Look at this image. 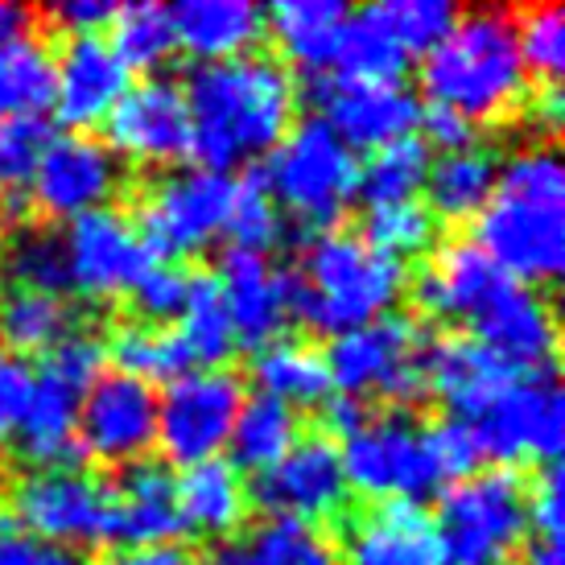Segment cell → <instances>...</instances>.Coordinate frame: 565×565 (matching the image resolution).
<instances>
[{
	"label": "cell",
	"instance_id": "6da1fadb",
	"mask_svg": "<svg viewBox=\"0 0 565 565\" xmlns=\"http://www.w3.org/2000/svg\"><path fill=\"white\" fill-rule=\"evenodd\" d=\"M190 153L199 170L227 173L265 158L285 141L298 111V87L289 71L273 58H227L199 63L186 87Z\"/></svg>",
	"mask_w": 565,
	"mask_h": 565
},
{
	"label": "cell",
	"instance_id": "7a4b0ae2",
	"mask_svg": "<svg viewBox=\"0 0 565 565\" xmlns=\"http://www.w3.org/2000/svg\"><path fill=\"white\" fill-rule=\"evenodd\" d=\"M479 248L520 285H553L565 268V170L550 145L520 149L479 211Z\"/></svg>",
	"mask_w": 565,
	"mask_h": 565
},
{
	"label": "cell",
	"instance_id": "3957f363",
	"mask_svg": "<svg viewBox=\"0 0 565 565\" xmlns=\"http://www.w3.org/2000/svg\"><path fill=\"white\" fill-rule=\"evenodd\" d=\"M401 294H405V265L393 256H380L351 232L315 236L301 273H285L289 318L330 334L384 318Z\"/></svg>",
	"mask_w": 565,
	"mask_h": 565
},
{
	"label": "cell",
	"instance_id": "277c9868",
	"mask_svg": "<svg viewBox=\"0 0 565 565\" xmlns=\"http://www.w3.org/2000/svg\"><path fill=\"white\" fill-rule=\"evenodd\" d=\"M422 87L429 104L467 120H500L524 104V63L516 50V21L500 9H475L450 25V33L425 54Z\"/></svg>",
	"mask_w": 565,
	"mask_h": 565
},
{
	"label": "cell",
	"instance_id": "5b68a950",
	"mask_svg": "<svg viewBox=\"0 0 565 565\" xmlns=\"http://www.w3.org/2000/svg\"><path fill=\"white\" fill-rule=\"evenodd\" d=\"M260 182L273 203L285 206L301 227L322 236V232H334L347 203L355 199L360 161L322 116H306L268 153Z\"/></svg>",
	"mask_w": 565,
	"mask_h": 565
},
{
	"label": "cell",
	"instance_id": "8992f818",
	"mask_svg": "<svg viewBox=\"0 0 565 565\" xmlns=\"http://www.w3.org/2000/svg\"><path fill=\"white\" fill-rule=\"evenodd\" d=\"M529 536V487L516 471H475L438 503L434 541L441 565H512Z\"/></svg>",
	"mask_w": 565,
	"mask_h": 565
},
{
	"label": "cell",
	"instance_id": "52a82bcc",
	"mask_svg": "<svg viewBox=\"0 0 565 565\" xmlns=\"http://www.w3.org/2000/svg\"><path fill=\"white\" fill-rule=\"evenodd\" d=\"M339 455L347 487L380 503H417L446 483L429 441V425H417L408 413L367 417Z\"/></svg>",
	"mask_w": 565,
	"mask_h": 565
},
{
	"label": "cell",
	"instance_id": "ba28073f",
	"mask_svg": "<svg viewBox=\"0 0 565 565\" xmlns=\"http://www.w3.org/2000/svg\"><path fill=\"white\" fill-rule=\"evenodd\" d=\"M425 339L417 322L384 315L367 327L334 334L327 360L330 388L343 396H384V401H417L425 393Z\"/></svg>",
	"mask_w": 565,
	"mask_h": 565
},
{
	"label": "cell",
	"instance_id": "9c48e42d",
	"mask_svg": "<svg viewBox=\"0 0 565 565\" xmlns=\"http://www.w3.org/2000/svg\"><path fill=\"white\" fill-rule=\"evenodd\" d=\"M458 9L446 0H384L347 13L339 66L343 79H401L450 33Z\"/></svg>",
	"mask_w": 565,
	"mask_h": 565
},
{
	"label": "cell",
	"instance_id": "30bf717a",
	"mask_svg": "<svg viewBox=\"0 0 565 565\" xmlns=\"http://www.w3.org/2000/svg\"><path fill=\"white\" fill-rule=\"evenodd\" d=\"M236 199V182L227 173L211 170H173L145 190V203L137 211V236L166 260L194 256L211 248L227 227V211Z\"/></svg>",
	"mask_w": 565,
	"mask_h": 565
},
{
	"label": "cell",
	"instance_id": "8fae6325",
	"mask_svg": "<svg viewBox=\"0 0 565 565\" xmlns=\"http://www.w3.org/2000/svg\"><path fill=\"white\" fill-rule=\"evenodd\" d=\"M244 405V380L227 367H194L158 396V441L166 462L199 467L220 458Z\"/></svg>",
	"mask_w": 565,
	"mask_h": 565
},
{
	"label": "cell",
	"instance_id": "7c38bea8",
	"mask_svg": "<svg viewBox=\"0 0 565 565\" xmlns=\"http://www.w3.org/2000/svg\"><path fill=\"white\" fill-rule=\"evenodd\" d=\"M471 434L479 458L508 462V471H512V462H529V458L541 467L557 462L565 441V396L557 372L516 376L512 388L487 408L483 417H475Z\"/></svg>",
	"mask_w": 565,
	"mask_h": 565
},
{
	"label": "cell",
	"instance_id": "4fadbf2b",
	"mask_svg": "<svg viewBox=\"0 0 565 565\" xmlns=\"http://www.w3.org/2000/svg\"><path fill=\"white\" fill-rule=\"evenodd\" d=\"M13 516L42 545H108L111 491L83 471H33L13 487Z\"/></svg>",
	"mask_w": 565,
	"mask_h": 565
},
{
	"label": "cell",
	"instance_id": "5bb4252c",
	"mask_svg": "<svg viewBox=\"0 0 565 565\" xmlns=\"http://www.w3.org/2000/svg\"><path fill=\"white\" fill-rule=\"evenodd\" d=\"M347 475L339 446L322 434H301L298 446L268 467L248 500H256L277 520H298L315 529L318 520H334L347 508Z\"/></svg>",
	"mask_w": 565,
	"mask_h": 565
},
{
	"label": "cell",
	"instance_id": "9a60e30c",
	"mask_svg": "<svg viewBox=\"0 0 565 565\" xmlns=\"http://www.w3.org/2000/svg\"><path fill=\"white\" fill-rule=\"evenodd\" d=\"M310 99L327 111L322 120L334 137L355 149H380L401 137H413L422 104L401 79H327L310 75Z\"/></svg>",
	"mask_w": 565,
	"mask_h": 565
},
{
	"label": "cell",
	"instance_id": "2e32d148",
	"mask_svg": "<svg viewBox=\"0 0 565 565\" xmlns=\"http://www.w3.org/2000/svg\"><path fill=\"white\" fill-rule=\"evenodd\" d=\"M83 458L128 467L158 441V393L132 376L104 372L79 405L75 425Z\"/></svg>",
	"mask_w": 565,
	"mask_h": 565
},
{
	"label": "cell",
	"instance_id": "e0dca14e",
	"mask_svg": "<svg viewBox=\"0 0 565 565\" xmlns=\"http://www.w3.org/2000/svg\"><path fill=\"white\" fill-rule=\"evenodd\" d=\"M71 289H79L87 301H111L132 294V285L153 265L149 248L141 244L137 227L116 211H92L71 220L63 232Z\"/></svg>",
	"mask_w": 565,
	"mask_h": 565
},
{
	"label": "cell",
	"instance_id": "ac0fdd59",
	"mask_svg": "<svg viewBox=\"0 0 565 565\" xmlns=\"http://www.w3.org/2000/svg\"><path fill=\"white\" fill-rule=\"evenodd\" d=\"M30 182L42 211L58 220H79V215L104 211L111 194L120 190V158L87 132L50 137Z\"/></svg>",
	"mask_w": 565,
	"mask_h": 565
},
{
	"label": "cell",
	"instance_id": "d6986e66",
	"mask_svg": "<svg viewBox=\"0 0 565 565\" xmlns=\"http://www.w3.org/2000/svg\"><path fill=\"white\" fill-rule=\"evenodd\" d=\"M108 149L137 166H170L190 153V111L182 87L170 79H145L111 108Z\"/></svg>",
	"mask_w": 565,
	"mask_h": 565
},
{
	"label": "cell",
	"instance_id": "ffe728a7",
	"mask_svg": "<svg viewBox=\"0 0 565 565\" xmlns=\"http://www.w3.org/2000/svg\"><path fill=\"white\" fill-rule=\"evenodd\" d=\"M512 285L516 277H508L475 239H455L422 268L417 301L425 315L475 327Z\"/></svg>",
	"mask_w": 565,
	"mask_h": 565
},
{
	"label": "cell",
	"instance_id": "44dd1931",
	"mask_svg": "<svg viewBox=\"0 0 565 565\" xmlns=\"http://www.w3.org/2000/svg\"><path fill=\"white\" fill-rule=\"evenodd\" d=\"M128 92V71L111 54L104 33H83L66 38L54 63V108L58 120L75 132L99 128Z\"/></svg>",
	"mask_w": 565,
	"mask_h": 565
},
{
	"label": "cell",
	"instance_id": "7402d4cb",
	"mask_svg": "<svg viewBox=\"0 0 565 565\" xmlns=\"http://www.w3.org/2000/svg\"><path fill=\"white\" fill-rule=\"evenodd\" d=\"M516 376V367H508L500 355H491L467 334H446L425 347V388H434L446 401L455 422L471 425L475 417H483Z\"/></svg>",
	"mask_w": 565,
	"mask_h": 565
},
{
	"label": "cell",
	"instance_id": "603a6c76",
	"mask_svg": "<svg viewBox=\"0 0 565 565\" xmlns=\"http://www.w3.org/2000/svg\"><path fill=\"white\" fill-rule=\"evenodd\" d=\"M220 298L236 334V347H268L289 322V306H285V273L268 268V256L232 248L220 265Z\"/></svg>",
	"mask_w": 565,
	"mask_h": 565
},
{
	"label": "cell",
	"instance_id": "cb8c5ba5",
	"mask_svg": "<svg viewBox=\"0 0 565 565\" xmlns=\"http://www.w3.org/2000/svg\"><path fill=\"white\" fill-rule=\"evenodd\" d=\"M182 533L178 516V479L166 462L137 458L120 471V483L111 491V536L132 550L166 545Z\"/></svg>",
	"mask_w": 565,
	"mask_h": 565
},
{
	"label": "cell",
	"instance_id": "d4e9b609",
	"mask_svg": "<svg viewBox=\"0 0 565 565\" xmlns=\"http://www.w3.org/2000/svg\"><path fill=\"white\" fill-rule=\"evenodd\" d=\"M83 396L66 384L50 380L46 372H33V396L25 417L17 422V450L33 471H79L83 450L75 438Z\"/></svg>",
	"mask_w": 565,
	"mask_h": 565
},
{
	"label": "cell",
	"instance_id": "484cf974",
	"mask_svg": "<svg viewBox=\"0 0 565 565\" xmlns=\"http://www.w3.org/2000/svg\"><path fill=\"white\" fill-rule=\"evenodd\" d=\"M173 38L199 63L248 58L252 46L265 38V9L252 0H186L170 9Z\"/></svg>",
	"mask_w": 565,
	"mask_h": 565
},
{
	"label": "cell",
	"instance_id": "4316f807",
	"mask_svg": "<svg viewBox=\"0 0 565 565\" xmlns=\"http://www.w3.org/2000/svg\"><path fill=\"white\" fill-rule=\"evenodd\" d=\"M351 565H441L434 516L422 503H380L347 536Z\"/></svg>",
	"mask_w": 565,
	"mask_h": 565
},
{
	"label": "cell",
	"instance_id": "83f0119b",
	"mask_svg": "<svg viewBox=\"0 0 565 565\" xmlns=\"http://www.w3.org/2000/svg\"><path fill=\"white\" fill-rule=\"evenodd\" d=\"M347 13L351 9L339 0H281L265 13V25H273L289 63L306 75H327L330 66H339Z\"/></svg>",
	"mask_w": 565,
	"mask_h": 565
},
{
	"label": "cell",
	"instance_id": "f1b7e54d",
	"mask_svg": "<svg viewBox=\"0 0 565 565\" xmlns=\"http://www.w3.org/2000/svg\"><path fill=\"white\" fill-rule=\"evenodd\" d=\"M248 512V487L239 479V471L223 458L199 462L182 475L178 483V516L182 529L199 536H236Z\"/></svg>",
	"mask_w": 565,
	"mask_h": 565
},
{
	"label": "cell",
	"instance_id": "f546056e",
	"mask_svg": "<svg viewBox=\"0 0 565 565\" xmlns=\"http://www.w3.org/2000/svg\"><path fill=\"white\" fill-rule=\"evenodd\" d=\"M203 565H339V553L310 524L273 516L248 533L220 541Z\"/></svg>",
	"mask_w": 565,
	"mask_h": 565
},
{
	"label": "cell",
	"instance_id": "4dcf8cb0",
	"mask_svg": "<svg viewBox=\"0 0 565 565\" xmlns=\"http://www.w3.org/2000/svg\"><path fill=\"white\" fill-rule=\"evenodd\" d=\"M500 178V161L491 149H458V153H441L438 161H429L425 173V194H429V215L441 220H471L487 206L491 190Z\"/></svg>",
	"mask_w": 565,
	"mask_h": 565
},
{
	"label": "cell",
	"instance_id": "1f68e13d",
	"mask_svg": "<svg viewBox=\"0 0 565 565\" xmlns=\"http://www.w3.org/2000/svg\"><path fill=\"white\" fill-rule=\"evenodd\" d=\"M301 438L298 408L281 405L273 396H248L239 405V417L232 425V467L236 471H256L265 475L268 467H277Z\"/></svg>",
	"mask_w": 565,
	"mask_h": 565
},
{
	"label": "cell",
	"instance_id": "d6a6232c",
	"mask_svg": "<svg viewBox=\"0 0 565 565\" xmlns=\"http://www.w3.org/2000/svg\"><path fill=\"white\" fill-rule=\"evenodd\" d=\"M252 380L260 384V396H273L281 405H322L330 396V376L322 351L298 339H273L256 351L252 360Z\"/></svg>",
	"mask_w": 565,
	"mask_h": 565
},
{
	"label": "cell",
	"instance_id": "836d02e7",
	"mask_svg": "<svg viewBox=\"0 0 565 565\" xmlns=\"http://www.w3.org/2000/svg\"><path fill=\"white\" fill-rule=\"evenodd\" d=\"M54 104V58L42 38L17 33L0 42V120L42 116Z\"/></svg>",
	"mask_w": 565,
	"mask_h": 565
},
{
	"label": "cell",
	"instance_id": "e575fe53",
	"mask_svg": "<svg viewBox=\"0 0 565 565\" xmlns=\"http://www.w3.org/2000/svg\"><path fill=\"white\" fill-rule=\"evenodd\" d=\"M75 330V310L63 298L9 289L0 298V347L9 355H46Z\"/></svg>",
	"mask_w": 565,
	"mask_h": 565
},
{
	"label": "cell",
	"instance_id": "d590c367",
	"mask_svg": "<svg viewBox=\"0 0 565 565\" xmlns=\"http://www.w3.org/2000/svg\"><path fill=\"white\" fill-rule=\"evenodd\" d=\"M178 339L186 347L190 367H223L236 355V334L223 310L220 285L211 273H190L186 285V306L178 315Z\"/></svg>",
	"mask_w": 565,
	"mask_h": 565
},
{
	"label": "cell",
	"instance_id": "8d00e7d4",
	"mask_svg": "<svg viewBox=\"0 0 565 565\" xmlns=\"http://www.w3.org/2000/svg\"><path fill=\"white\" fill-rule=\"evenodd\" d=\"M108 360L120 367V376H132L141 384H153V380L170 384V380L194 372L178 330L153 327V322H128L116 330L108 343Z\"/></svg>",
	"mask_w": 565,
	"mask_h": 565
},
{
	"label": "cell",
	"instance_id": "74e56055",
	"mask_svg": "<svg viewBox=\"0 0 565 565\" xmlns=\"http://www.w3.org/2000/svg\"><path fill=\"white\" fill-rule=\"evenodd\" d=\"M111 54L125 71H158L173 58L178 38H173L170 9L161 4H125L111 17Z\"/></svg>",
	"mask_w": 565,
	"mask_h": 565
},
{
	"label": "cell",
	"instance_id": "f35d334b",
	"mask_svg": "<svg viewBox=\"0 0 565 565\" xmlns=\"http://www.w3.org/2000/svg\"><path fill=\"white\" fill-rule=\"evenodd\" d=\"M429 149L417 137H401L393 145L372 149L367 166H360V190L367 206L384 203H408L417 190H425V173H429Z\"/></svg>",
	"mask_w": 565,
	"mask_h": 565
},
{
	"label": "cell",
	"instance_id": "ab89813d",
	"mask_svg": "<svg viewBox=\"0 0 565 565\" xmlns=\"http://www.w3.org/2000/svg\"><path fill=\"white\" fill-rule=\"evenodd\" d=\"M4 268H9L17 289H30V294L63 298L66 289H71L66 244L63 232H54V227H25V232H17L13 244L4 248Z\"/></svg>",
	"mask_w": 565,
	"mask_h": 565
},
{
	"label": "cell",
	"instance_id": "60d3db41",
	"mask_svg": "<svg viewBox=\"0 0 565 565\" xmlns=\"http://www.w3.org/2000/svg\"><path fill=\"white\" fill-rule=\"evenodd\" d=\"M360 239L367 248H376L380 256L405 260V256H417V252H425L434 244V215H429L425 203H417V199L367 206Z\"/></svg>",
	"mask_w": 565,
	"mask_h": 565
},
{
	"label": "cell",
	"instance_id": "b9f144b4",
	"mask_svg": "<svg viewBox=\"0 0 565 565\" xmlns=\"http://www.w3.org/2000/svg\"><path fill=\"white\" fill-rule=\"evenodd\" d=\"M223 236H232V248L256 252V256H268V248H277L285 239L281 206L268 199L260 173L236 182V199H232V211H227Z\"/></svg>",
	"mask_w": 565,
	"mask_h": 565
},
{
	"label": "cell",
	"instance_id": "7bdbcfd3",
	"mask_svg": "<svg viewBox=\"0 0 565 565\" xmlns=\"http://www.w3.org/2000/svg\"><path fill=\"white\" fill-rule=\"evenodd\" d=\"M516 50L524 75H536L557 87L565 71V13L562 4H536L516 21Z\"/></svg>",
	"mask_w": 565,
	"mask_h": 565
},
{
	"label": "cell",
	"instance_id": "ee69618b",
	"mask_svg": "<svg viewBox=\"0 0 565 565\" xmlns=\"http://www.w3.org/2000/svg\"><path fill=\"white\" fill-rule=\"evenodd\" d=\"M104 363H108V343L92 330H71L54 351H46L42 372L50 380H58V384H66L71 393L87 396V388L104 376Z\"/></svg>",
	"mask_w": 565,
	"mask_h": 565
},
{
	"label": "cell",
	"instance_id": "f6af8a7d",
	"mask_svg": "<svg viewBox=\"0 0 565 565\" xmlns=\"http://www.w3.org/2000/svg\"><path fill=\"white\" fill-rule=\"evenodd\" d=\"M50 145L46 116H17L0 120V186H21L30 182L33 166Z\"/></svg>",
	"mask_w": 565,
	"mask_h": 565
},
{
	"label": "cell",
	"instance_id": "bcb514c9",
	"mask_svg": "<svg viewBox=\"0 0 565 565\" xmlns=\"http://www.w3.org/2000/svg\"><path fill=\"white\" fill-rule=\"evenodd\" d=\"M186 285H190V273L173 265H149L145 268V277L132 285V306H137V315L145 322H153V327H166L170 318L182 315V306H186Z\"/></svg>",
	"mask_w": 565,
	"mask_h": 565
},
{
	"label": "cell",
	"instance_id": "7dc6e473",
	"mask_svg": "<svg viewBox=\"0 0 565 565\" xmlns=\"http://www.w3.org/2000/svg\"><path fill=\"white\" fill-rule=\"evenodd\" d=\"M429 441H434V455H438L446 479L458 483V479H467V475L479 471V446H475L471 425H462V422L429 425Z\"/></svg>",
	"mask_w": 565,
	"mask_h": 565
},
{
	"label": "cell",
	"instance_id": "c3c4849f",
	"mask_svg": "<svg viewBox=\"0 0 565 565\" xmlns=\"http://www.w3.org/2000/svg\"><path fill=\"white\" fill-rule=\"evenodd\" d=\"M33 396V367L0 347V438L13 434Z\"/></svg>",
	"mask_w": 565,
	"mask_h": 565
},
{
	"label": "cell",
	"instance_id": "681fc988",
	"mask_svg": "<svg viewBox=\"0 0 565 565\" xmlns=\"http://www.w3.org/2000/svg\"><path fill=\"white\" fill-rule=\"evenodd\" d=\"M417 125L425 128L429 145H438L441 153H458V149H471L475 137H479L467 116H458V111L441 108V104H429V108H422ZM429 145H425V149H429Z\"/></svg>",
	"mask_w": 565,
	"mask_h": 565
},
{
	"label": "cell",
	"instance_id": "f907efd6",
	"mask_svg": "<svg viewBox=\"0 0 565 565\" xmlns=\"http://www.w3.org/2000/svg\"><path fill=\"white\" fill-rule=\"evenodd\" d=\"M50 17H54L71 38H83V33H99L104 25H111L116 4H108V0H66V4H54Z\"/></svg>",
	"mask_w": 565,
	"mask_h": 565
},
{
	"label": "cell",
	"instance_id": "816d5d0a",
	"mask_svg": "<svg viewBox=\"0 0 565 565\" xmlns=\"http://www.w3.org/2000/svg\"><path fill=\"white\" fill-rule=\"evenodd\" d=\"M322 422H327V429L334 438H351V434L363 429V422H367V405L343 393L327 396V401H322Z\"/></svg>",
	"mask_w": 565,
	"mask_h": 565
},
{
	"label": "cell",
	"instance_id": "f5cc1de1",
	"mask_svg": "<svg viewBox=\"0 0 565 565\" xmlns=\"http://www.w3.org/2000/svg\"><path fill=\"white\" fill-rule=\"evenodd\" d=\"M120 565H199L190 557V550H182L178 541L166 545H149V550H132L128 557H120Z\"/></svg>",
	"mask_w": 565,
	"mask_h": 565
},
{
	"label": "cell",
	"instance_id": "db71d44e",
	"mask_svg": "<svg viewBox=\"0 0 565 565\" xmlns=\"http://www.w3.org/2000/svg\"><path fill=\"white\" fill-rule=\"evenodd\" d=\"M529 116H533L536 125L545 128V137L562 132V120H565V99H562V92H557V87H545V92H541L533 99Z\"/></svg>",
	"mask_w": 565,
	"mask_h": 565
},
{
	"label": "cell",
	"instance_id": "11a10c76",
	"mask_svg": "<svg viewBox=\"0 0 565 565\" xmlns=\"http://www.w3.org/2000/svg\"><path fill=\"white\" fill-rule=\"evenodd\" d=\"M524 565H565L562 533H533L524 545Z\"/></svg>",
	"mask_w": 565,
	"mask_h": 565
},
{
	"label": "cell",
	"instance_id": "9f6ffc18",
	"mask_svg": "<svg viewBox=\"0 0 565 565\" xmlns=\"http://www.w3.org/2000/svg\"><path fill=\"white\" fill-rule=\"evenodd\" d=\"M17 33H30V9L0 0V42H9Z\"/></svg>",
	"mask_w": 565,
	"mask_h": 565
},
{
	"label": "cell",
	"instance_id": "6f0895ef",
	"mask_svg": "<svg viewBox=\"0 0 565 565\" xmlns=\"http://www.w3.org/2000/svg\"><path fill=\"white\" fill-rule=\"evenodd\" d=\"M99 565H120V557H104Z\"/></svg>",
	"mask_w": 565,
	"mask_h": 565
},
{
	"label": "cell",
	"instance_id": "680465c9",
	"mask_svg": "<svg viewBox=\"0 0 565 565\" xmlns=\"http://www.w3.org/2000/svg\"><path fill=\"white\" fill-rule=\"evenodd\" d=\"M0 268H4V239H0Z\"/></svg>",
	"mask_w": 565,
	"mask_h": 565
},
{
	"label": "cell",
	"instance_id": "91938a15",
	"mask_svg": "<svg viewBox=\"0 0 565 565\" xmlns=\"http://www.w3.org/2000/svg\"><path fill=\"white\" fill-rule=\"evenodd\" d=\"M4 524H9V520H4V516H0V529H4Z\"/></svg>",
	"mask_w": 565,
	"mask_h": 565
}]
</instances>
